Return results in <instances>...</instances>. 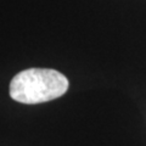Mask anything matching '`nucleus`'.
<instances>
[{
  "label": "nucleus",
  "instance_id": "1",
  "mask_svg": "<svg viewBox=\"0 0 146 146\" xmlns=\"http://www.w3.org/2000/svg\"><path fill=\"white\" fill-rule=\"evenodd\" d=\"M65 74L51 68H28L13 77L10 83V96L26 105L43 104L62 96L68 90Z\"/></svg>",
  "mask_w": 146,
  "mask_h": 146
}]
</instances>
